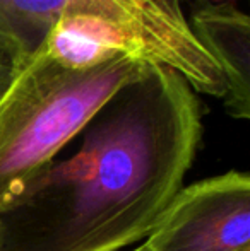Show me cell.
Here are the masks:
<instances>
[{
  "mask_svg": "<svg viewBox=\"0 0 250 251\" xmlns=\"http://www.w3.org/2000/svg\"><path fill=\"white\" fill-rule=\"evenodd\" d=\"M0 212V251H117L146 238L182 190L202 102L178 72L147 65Z\"/></svg>",
  "mask_w": 250,
  "mask_h": 251,
  "instance_id": "obj_1",
  "label": "cell"
},
{
  "mask_svg": "<svg viewBox=\"0 0 250 251\" xmlns=\"http://www.w3.org/2000/svg\"><path fill=\"white\" fill-rule=\"evenodd\" d=\"M147 65L118 58L70 70L34 51L0 100V212Z\"/></svg>",
  "mask_w": 250,
  "mask_h": 251,
  "instance_id": "obj_2",
  "label": "cell"
},
{
  "mask_svg": "<svg viewBox=\"0 0 250 251\" xmlns=\"http://www.w3.org/2000/svg\"><path fill=\"white\" fill-rule=\"evenodd\" d=\"M100 16L140 36L161 67L178 72L197 94L223 100L226 80L220 65L199 43L182 7L161 0H0V36L19 60V69L40 48L60 17Z\"/></svg>",
  "mask_w": 250,
  "mask_h": 251,
  "instance_id": "obj_3",
  "label": "cell"
},
{
  "mask_svg": "<svg viewBox=\"0 0 250 251\" xmlns=\"http://www.w3.org/2000/svg\"><path fill=\"white\" fill-rule=\"evenodd\" d=\"M146 238L147 251L249 248V173L230 171L182 188Z\"/></svg>",
  "mask_w": 250,
  "mask_h": 251,
  "instance_id": "obj_4",
  "label": "cell"
},
{
  "mask_svg": "<svg viewBox=\"0 0 250 251\" xmlns=\"http://www.w3.org/2000/svg\"><path fill=\"white\" fill-rule=\"evenodd\" d=\"M199 43L220 65L226 80L221 101L230 116L250 118V19L233 2L195 0L187 16Z\"/></svg>",
  "mask_w": 250,
  "mask_h": 251,
  "instance_id": "obj_5",
  "label": "cell"
},
{
  "mask_svg": "<svg viewBox=\"0 0 250 251\" xmlns=\"http://www.w3.org/2000/svg\"><path fill=\"white\" fill-rule=\"evenodd\" d=\"M40 51L70 70H87L118 58H134L160 65V58L140 36L100 16L70 14L52 26Z\"/></svg>",
  "mask_w": 250,
  "mask_h": 251,
  "instance_id": "obj_6",
  "label": "cell"
},
{
  "mask_svg": "<svg viewBox=\"0 0 250 251\" xmlns=\"http://www.w3.org/2000/svg\"><path fill=\"white\" fill-rule=\"evenodd\" d=\"M19 70V60L5 40L0 36V100L9 89L14 75Z\"/></svg>",
  "mask_w": 250,
  "mask_h": 251,
  "instance_id": "obj_7",
  "label": "cell"
},
{
  "mask_svg": "<svg viewBox=\"0 0 250 251\" xmlns=\"http://www.w3.org/2000/svg\"><path fill=\"white\" fill-rule=\"evenodd\" d=\"M161 2H167V3H170V5L182 7V9H184V2H185V0H161Z\"/></svg>",
  "mask_w": 250,
  "mask_h": 251,
  "instance_id": "obj_8",
  "label": "cell"
},
{
  "mask_svg": "<svg viewBox=\"0 0 250 251\" xmlns=\"http://www.w3.org/2000/svg\"><path fill=\"white\" fill-rule=\"evenodd\" d=\"M209 2H214V3H223V2H233V0H209Z\"/></svg>",
  "mask_w": 250,
  "mask_h": 251,
  "instance_id": "obj_9",
  "label": "cell"
},
{
  "mask_svg": "<svg viewBox=\"0 0 250 251\" xmlns=\"http://www.w3.org/2000/svg\"><path fill=\"white\" fill-rule=\"evenodd\" d=\"M132 251H147V250H146V246H144V245H140L139 248H136V250H132Z\"/></svg>",
  "mask_w": 250,
  "mask_h": 251,
  "instance_id": "obj_10",
  "label": "cell"
},
{
  "mask_svg": "<svg viewBox=\"0 0 250 251\" xmlns=\"http://www.w3.org/2000/svg\"><path fill=\"white\" fill-rule=\"evenodd\" d=\"M237 251H250V246H249V248H242V250H237Z\"/></svg>",
  "mask_w": 250,
  "mask_h": 251,
  "instance_id": "obj_11",
  "label": "cell"
}]
</instances>
